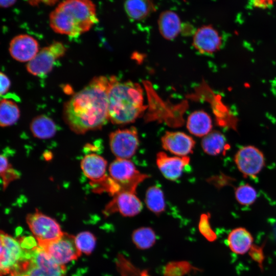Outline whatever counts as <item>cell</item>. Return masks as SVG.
Instances as JSON below:
<instances>
[{"instance_id": "8", "label": "cell", "mask_w": 276, "mask_h": 276, "mask_svg": "<svg viewBox=\"0 0 276 276\" xmlns=\"http://www.w3.org/2000/svg\"><path fill=\"white\" fill-rule=\"evenodd\" d=\"M66 48L60 42L55 41L43 48L26 65L27 71L32 75L41 76L51 71L55 61L63 57Z\"/></svg>"}, {"instance_id": "4", "label": "cell", "mask_w": 276, "mask_h": 276, "mask_svg": "<svg viewBox=\"0 0 276 276\" xmlns=\"http://www.w3.org/2000/svg\"><path fill=\"white\" fill-rule=\"evenodd\" d=\"M21 276H64L65 268L56 262L41 247L31 250L30 258L22 264Z\"/></svg>"}, {"instance_id": "39", "label": "cell", "mask_w": 276, "mask_h": 276, "mask_svg": "<svg viewBox=\"0 0 276 276\" xmlns=\"http://www.w3.org/2000/svg\"><path fill=\"white\" fill-rule=\"evenodd\" d=\"M11 276H21L19 273H13Z\"/></svg>"}, {"instance_id": "31", "label": "cell", "mask_w": 276, "mask_h": 276, "mask_svg": "<svg viewBox=\"0 0 276 276\" xmlns=\"http://www.w3.org/2000/svg\"><path fill=\"white\" fill-rule=\"evenodd\" d=\"M198 228L200 234L209 241L214 242L217 239V235L212 229L210 223V214H202L200 218Z\"/></svg>"}, {"instance_id": "15", "label": "cell", "mask_w": 276, "mask_h": 276, "mask_svg": "<svg viewBox=\"0 0 276 276\" xmlns=\"http://www.w3.org/2000/svg\"><path fill=\"white\" fill-rule=\"evenodd\" d=\"M163 147L170 152L180 156L192 153L195 142L187 134L179 131H167L161 139Z\"/></svg>"}, {"instance_id": "12", "label": "cell", "mask_w": 276, "mask_h": 276, "mask_svg": "<svg viewBox=\"0 0 276 276\" xmlns=\"http://www.w3.org/2000/svg\"><path fill=\"white\" fill-rule=\"evenodd\" d=\"M113 196L104 210L106 216L119 212L125 217H133L139 214L142 209V202L135 192L123 191Z\"/></svg>"}, {"instance_id": "27", "label": "cell", "mask_w": 276, "mask_h": 276, "mask_svg": "<svg viewBox=\"0 0 276 276\" xmlns=\"http://www.w3.org/2000/svg\"><path fill=\"white\" fill-rule=\"evenodd\" d=\"M257 196L256 190L248 183L238 186L235 191V198L242 205L247 206L252 204L257 199Z\"/></svg>"}, {"instance_id": "20", "label": "cell", "mask_w": 276, "mask_h": 276, "mask_svg": "<svg viewBox=\"0 0 276 276\" xmlns=\"http://www.w3.org/2000/svg\"><path fill=\"white\" fill-rule=\"evenodd\" d=\"M212 127L211 118L204 111H195L188 118L187 127L191 133L196 136H205L212 131Z\"/></svg>"}, {"instance_id": "3", "label": "cell", "mask_w": 276, "mask_h": 276, "mask_svg": "<svg viewBox=\"0 0 276 276\" xmlns=\"http://www.w3.org/2000/svg\"><path fill=\"white\" fill-rule=\"evenodd\" d=\"M108 91V116L112 123L124 125L134 122L144 112L143 91L140 84L120 82L110 77Z\"/></svg>"}, {"instance_id": "24", "label": "cell", "mask_w": 276, "mask_h": 276, "mask_svg": "<svg viewBox=\"0 0 276 276\" xmlns=\"http://www.w3.org/2000/svg\"><path fill=\"white\" fill-rule=\"evenodd\" d=\"M20 117V110L13 101L3 99L0 103V125L5 127L14 124Z\"/></svg>"}, {"instance_id": "11", "label": "cell", "mask_w": 276, "mask_h": 276, "mask_svg": "<svg viewBox=\"0 0 276 276\" xmlns=\"http://www.w3.org/2000/svg\"><path fill=\"white\" fill-rule=\"evenodd\" d=\"M74 239L73 236L64 233L59 239L39 246L43 248L56 262L64 266L76 260L81 255L76 247Z\"/></svg>"}, {"instance_id": "16", "label": "cell", "mask_w": 276, "mask_h": 276, "mask_svg": "<svg viewBox=\"0 0 276 276\" xmlns=\"http://www.w3.org/2000/svg\"><path fill=\"white\" fill-rule=\"evenodd\" d=\"M156 164L164 176L170 180H176L181 175L184 167L190 162L187 156H169L164 152L156 155Z\"/></svg>"}, {"instance_id": "22", "label": "cell", "mask_w": 276, "mask_h": 276, "mask_svg": "<svg viewBox=\"0 0 276 276\" xmlns=\"http://www.w3.org/2000/svg\"><path fill=\"white\" fill-rule=\"evenodd\" d=\"M201 147L205 153L215 156L224 153L229 146L225 136L221 132L213 131L203 137Z\"/></svg>"}, {"instance_id": "30", "label": "cell", "mask_w": 276, "mask_h": 276, "mask_svg": "<svg viewBox=\"0 0 276 276\" xmlns=\"http://www.w3.org/2000/svg\"><path fill=\"white\" fill-rule=\"evenodd\" d=\"M0 172L4 189H5L11 181L20 176L19 173L13 168L7 158L4 155H1Z\"/></svg>"}, {"instance_id": "25", "label": "cell", "mask_w": 276, "mask_h": 276, "mask_svg": "<svg viewBox=\"0 0 276 276\" xmlns=\"http://www.w3.org/2000/svg\"><path fill=\"white\" fill-rule=\"evenodd\" d=\"M145 203L148 209L156 215H159L165 210L164 195L159 187L153 186L147 189Z\"/></svg>"}, {"instance_id": "36", "label": "cell", "mask_w": 276, "mask_h": 276, "mask_svg": "<svg viewBox=\"0 0 276 276\" xmlns=\"http://www.w3.org/2000/svg\"><path fill=\"white\" fill-rule=\"evenodd\" d=\"M28 3L33 6L38 5L42 3L47 5L52 6L55 4L59 0H27Z\"/></svg>"}, {"instance_id": "13", "label": "cell", "mask_w": 276, "mask_h": 276, "mask_svg": "<svg viewBox=\"0 0 276 276\" xmlns=\"http://www.w3.org/2000/svg\"><path fill=\"white\" fill-rule=\"evenodd\" d=\"M222 43L219 32L211 25L200 27L194 33L193 45L201 54H212L220 50Z\"/></svg>"}, {"instance_id": "1", "label": "cell", "mask_w": 276, "mask_h": 276, "mask_svg": "<svg viewBox=\"0 0 276 276\" xmlns=\"http://www.w3.org/2000/svg\"><path fill=\"white\" fill-rule=\"evenodd\" d=\"M110 77H95L64 105L63 118L75 133L101 129L109 120L108 91Z\"/></svg>"}, {"instance_id": "33", "label": "cell", "mask_w": 276, "mask_h": 276, "mask_svg": "<svg viewBox=\"0 0 276 276\" xmlns=\"http://www.w3.org/2000/svg\"><path fill=\"white\" fill-rule=\"evenodd\" d=\"M11 85L10 80L7 76L1 72V95H5L9 89Z\"/></svg>"}, {"instance_id": "28", "label": "cell", "mask_w": 276, "mask_h": 276, "mask_svg": "<svg viewBox=\"0 0 276 276\" xmlns=\"http://www.w3.org/2000/svg\"><path fill=\"white\" fill-rule=\"evenodd\" d=\"M76 247L81 254H90L96 244L95 236L89 232H83L78 234L74 239Z\"/></svg>"}, {"instance_id": "35", "label": "cell", "mask_w": 276, "mask_h": 276, "mask_svg": "<svg viewBox=\"0 0 276 276\" xmlns=\"http://www.w3.org/2000/svg\"><path fill=\"white\" fill-rule=\"evenodd\" d=\"M19 242L22 248L34 249L37 247L36 242L34 238L32 237L24 238Z\"/></svg>"}, {"instance_id": "29", "label": "cell", "mask_w": 276, "mask_h": 276, "mask_svg": "<svg viewBox=\"0 0 276 276\" xmlns=\"http://www.w3.org/2000/svg\"><path fill=\"white\" fill-rule=\"evenodd\" d=\"M194 269L188 261H171L165 266L164 276H184Z\"/></svg>"}, {"instance_id": "37", "label": "cell", "mask_w": 276, "mask_h": 276, "mask_svg": "<svg viewBox=\"0 0 276 276\" xmlns=\"http://www.w3.org/2000/svg\"><path fill=\"white\" fill-rule=\"evenodd\" d=\"M16 0H0L1 6L3 8H8L12 6Z\"/></svg>"}, {"instance_id": "19", "label": "cell", "mask_w": 276, "mask_h": 276, "mask_svg": "<svg viewBox=\"0 0 276 276\" xmlns=\"http://www.w3.org/2000/svg\"><path fill=\"white\" fill-rule=\"evenodd\" d=\"M158 27L163 37L173 40L179 34L182 24L180 17L175 12L167 10L160 13L158 19Z\"/></svg>"}, {"instance_id": "17", "label": "cell", "mask_w": 276, "mask_h": 276, "mask_svg": "<svg viewBox=\"0 0 276 276\" xmlns=\"http://www.w3.org/2000/svg\"><path fill=\"white\" fill-rule=\"evenodd\" d=\"M107 161L102 156L92 153L85 155L81 160V167L85 175L95 186L107 178Z\"/></svg>"}, {"instance_id": "6", "label": "cell", "mask_w": 276, "mask_h": 276, "mask_svg": "<svg viewBox=\"0 0 276 276\" xmlns=\"http://www.w3.org/2000/svg\"><path fill=\"white\" fill-rule=\"evenodd\" d=\"M26 221L39 246L56 240L64 234L60 225L54 219L38 210L28 214Z\"/></svg>"}, {"instance_id": "26", "label": "cell", "mask_w": 276, "mask_h": 276, "mask_svg": "<svg viewBox=\"0 0 276 276\" xmlns=\"http://www.w3.org/2000/svg\"><path fill=\"white\" fill-rule=\"evenodd\" d=\"M131 239L136 247L141 250L152 247L156 239L154 231L150 227H141L135 229L132 233Z\"/></svg>"}, {"instance_id": "9", "label": "cell", "mask_w": 276, "mask_h": 276, "mask_svg": "<svg viewBox=\"0 0 276 276\" xmlns=\"http://www.w3.org/2000/svg\"><path fill=\"white\" fill-rule=\"evenodd\" d=\"M109 145L111 152L117 158L128 159L131 157L139 145L136 128L131 127L111 132L109 135Z\"/></svg>"}, {"instance_id": "32", "label": "cell", "mask_w": 276, "mask_h": 276, "mask_svg": "<svg viewBox=\"0 0 276 276\" xmlns=\"http://www.w3.org/2000/svg\"><path fill=\"white\" fill-rule=\"evenodd\" d=\"M117 266L122 276H139L141 271L122 255L118 256Z\"/></svg>"}, {"instance_id": "18", "label": "cell", "mask_w": 276, "mask_h": 276, "mask_svg": "<svg viewBox=\"0 0 276 276\" xmlns=\"http://www.w3.org/2000/svg\"><path fill=\"white\" fill-rule=\"evenodd\" d=\"M254 238L245 228L239 227L232 229L228 235L227 242L231 250L237 255H244L252 247Z\"/></svg>"}, {"instance_id": "10", "label": "cell", "mask_w": 276, "mask_h": 276, "mask_svg": "<svg viewBox=\"0 0 276 276\" xmlns=\"http://www.w3.org/2000/svg\"><path fill=\"white\" fill-rule=\"evenodd\" d=\"M234 161L239 171L244 177H254L265 166L263 152L254 146L241 148L235 154Z\"/></svg>"}, {"instance_id": "34", "label": "cell", "mask_w": 276, "mask_h": 276, "mask_svg": "<svg viewBox=\"0 0 276 276\" xmlns=\"http://www.w3.org/2000/svg\"><path fill=\"white\" fill-rule=\"evenodd\" d=\"M276 0H252L254 6L256 8L265 9L273 6Z\"/></svg>"}, {"instance_id": "2", "label": "cell", "mask_w": 276, "mask_h": 276, "mask_svg": "<svg viewBox=\"0 0 276 276\" xmlns=\"http://www.w3.org/2000/svg\"><path fill=\"white\" fill-rule=\"evenodd\" d=\"M91 0H64L51 12L50 26L56 33L77 37L98 22Z\"/></svg>"}, {"instance_id": "21", "label": "cell", "mask_w": 276, "mask_h": 276, "mask_svg": "<svg viewBox=\"0 0 276 276\" xmlns=\"http://www.w3.org/2000/svg\"><path fill=\"white\" fill-rule=\"evenodd\" d=\"M124 8L127 16L136 21L146 18L156 10L152 0H126Z\"/></svg>"}, {"instance_id": "5", "label": "cell", "mask_w": 276, "mask_h": 276, "mask_svg": "<svg viewBox=\"0 0 276 276\" xmlns=\"http://www.w3.org/2000/svg\"><path fill=\"white\" fill-rule=\"evenodd\" d=\"M29 258L30 252L25 251L19 242L1 231L0 269L2 275L9 272L11 274L18 273L19 264L28 260Z\"/></svg>"}, {"instance_id": "14", "label": "cell", "mask_w": 276, "mask_h": 276, "mask_svg": "<svg viewBox=\"0 0 276 276\" xmlns=\"http://www.w3.org/2000/svg\"><path fill=\"white\" fill-rule=\"evenodd\" d=\"M9 51L14 59L22 62L30 61L39 52V44L32 36L20 34L11 40Z\"/></svg>"}, {"instance_id": "23", "label": "cell", "mask_w": 276, "mask_h": 276, "mask_svg": "<svg viewBox=\"0 0 276 276\" xmlns=\"http://www.w3.org/2000/svg\"><path fill=\"white\" fill-rule=\"evenodd\" d=\"M30 128L34 136L41 139L52 137L57 131L53 120L44 114L35 117L30 123Z\"/></svg>"}, {"instance_id": "7", "label": "cell", "mask_w": 276, "mask_h": 276, "mask_svg": "<svg viewBox=\"0 0 276 276\" xmlns=\"http://www.w3.org/2000/svg\"><path fill=\"white\" fill-rule=\"evenodd\" d=\"M109 172L110 177L120 186L121 191L135 193L138 185L148 177L139 171L128 159L117 158L110 165Z\"/></svg>"}, {"instance_id": "38", "label": "cell", "mask_w": 276, "mask_h": 276, "mask_svg": "<svg viewBox=\"0 0 276 276\" xmlns=\"http://www.w3.org/2000/svg\"><path fill=\"white\" fill-rule=\"evenodd\" d=\"M140 276H150L148 273V271L146 269L141 271Z\"/></svg>"}]
</instances>
